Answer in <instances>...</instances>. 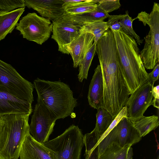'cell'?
Listing matches in <instances>:
<instances>
[{
  "label": "cell",
  "mask_w": 159,
  "mask_h": 159,
  "mask_svg": "<svg viewBox=\"0 0 159 159\" xmlns=\"http://www.w3.org/2000/svg\"><path fill=\"white\" fill-rule=\"evenodd\" d=\"M19 157L20 159H57L55 152L35 140L30 133L22 144Z\"/></svg>",
  "instance_id": "15"
},
{
  "label": "cell",
  "mask_w": 159,
  "mask_h": 159,
  "mask_svg": "<svg viewBox=\"0 0 159 159\" xmlns=\"http://www.w3.org/2000/svg\"><path fill=\"white\" fill-rule=\"evenodd\" d=\"M26 6L37 11L42 17L52 21L61 19L66 14L63 0H24Z\"/></svg>",
  "instance_id": "13"
},
{
  "label": "cell",
  "mask_w": 159,
  "mask_h": 159,
  "mask_svg": "<svg viewBox=\"0 0 159 159\" xmlns=\"http://www.w3.org/2000/svg\"><path fill=\"white\" fill-rule=\"evenodd\" d=\"M33 83L38 95L37 101L46 106L57 120L64 119L73 113L77 100L67 84L38 78Z\"/></svg>",
  "instance_id": "3"
},
{
  "label": "cell",
  "mask_w": 159,
  "mask_h": 159,
  "mask_svg": "<svg viewBox=\"0 0 159 159\" xmlns=\"http://www.w3.org/2000/svg\"><path fill=\"white\" fill-rule=\"evenodd\" d=\"M103 77V107L115 117L124 107L130 95L123 75L113 33L106 31L96 43Z\"/></svg>",
  "instance_id": "1"
},
{
  "label": "cell",
  "mask_w": 159,
  "mask_h": 159,
  "mask_svg": "<svg viewBox=\"0 0 159 159\" xmlns=\"http://www.w3.org/2000/svg\"><path fill=\"white\" fill-rule=\"evenodd\" d=\"M97 6L108 14L119 9L121 6L119 0H99Z\"/></svg>",
  "instance_id": "28"
},
{
  "label": "cell",
  "mask_w": 159,
  "mask_h": 159,
  "mask_svg": "<svg viewBox=\"0 0 159 159\" xmlns=\"http://www.w3.org/2000/svg\"><path fill=\"white\" fill-rule=\"evenodd\" d=\"M125 14V16L119 21L122 28V30L127 34L133 37L137 43L140 45L143 43V40L141 39L140 37L136 33L132 27L133 22L136 19H133L130 17L127 11H126Z\"/></svg>",
  "instance_id": "26"
},
{
  "label": "cell",
  "mask_w": 159,
  "mask_h": 159,
  "mask_svg": "<svg viewBox=\"0 0 159 159\" xmlns=\"http://www.w3.org/2000/svg\"><path fill=\"white\" fill-rule=\"evenodd\" d=\"M96 43L93 42L79 65V74L78 77L79 81L80 82H82L84 79H87L88 71L96 52Z\"/></svg>",
  "instance_id": "24"
},
{
  "label": "cell",
  "mask_w": 159,
  "mask_h": 159,
  "mask_svg": "<svg viewBox=\"0 0 159 159\" xmlns=\"http://www.w3.org/2000/svg\"><path fill=\"white\" fill-rule=\"evenodd\" d=\"M94 38L91 33H82L66 47L65 54L71 55L74 68L78 67L93 43Z\"/></svg>",
  "instance_id": "16"
},
{
  "label": "cell",
  "mask_w": 159,
  "mask_h": 159,
  "mask_svg": "<svg viewBox=\"0 0 159 159\" xmlns=\"http://www.w3.org/2000/svg\"><path fill=\"white\" fill-rule=\"evenodd\" d=\"M84 156L85 159H98L99 153L98 145L90 153Z\"/></svg>",
  "instance_id": "33"
},
{
  "label": "cell",
  "mask_w": 159,
  "mask_h": 159,
  "mask_svg": "<svg viewBox=\"0 0 159 159\" xmlns=\"http://www.w3.org/2000/svg\"><path fill=\"white\" fill-rule=\"evenodd\" d=\"M25 10L22 7L10 12L0 11V41L12 32Z\"/></svg>",
  "instance_id": "18"
},
{
  "label": "cell",
  "mask_w": 159,
  "mask_h": 159,
  "mask_svg": "<svg viewBox=\"0 0 159 159\" xmlns=\"http://www.w3.org/2000/svg\"><path fill=\"white\" fill-rule=\"evenodd\" d=\"M125 16L123 15H110L108 17L107 24L108 29L111 30L118 31L122 30V28L119 23V20Z\"/></svg>",
  "instance_id": "30"
},
{
  "label": "cell",
  "mask_w": 159,
  "mask_h": 159,
  "mask_svg": "<svg viewBox=\"0 0 159 159\" xmlns=\"http://www.w3.org/2000/svg\"><path fill=\"white\" fill-rule=\"evenodd\" d=\"M159 65L158 63L153 68L152 71L148 73V80L152 87L155 82L158 79Z\"/></svg>",
  "instance_id": "31"
},
{
  "label": "cell",
  "mask_w": 159,
  "mask_h": 159,
  "mask_svg": "<svg viewBox=\"0 0 159 159\" xmlns=\"http://www.w3.org/2000/svg\"><path fill=\"white\" fill-rule=\"evenodd\" d=\"M132 146L127 144L122 147L116 143H111L99 155L98 159H132L133 156Z\"/></svg>",
  "instance_id": "20"
},
{
  "label": "cell",
  "mask_w": 159,
  "mask_h": 159,
  "mask_svg": "<svg viewBox=\"0 0 159 159\" xmlns=\"http://www.w3.org/2000/svg\"><path fill=\"white\" fill-rule=\"evenodd\" d=\"M124 117H127V109L125 106L122 108L115 117L107 129L101 137L98 142V145Z\"/></svg>",
  "instance_id": "29"
},
{
  "label": "cell",
  "mask_w": 159,
  "mask_h": 159,
  "mask_svg": "<svg viewBox=\"0 0 159 159\" xmlns=\"http://www.w3.org/2000/svg\"><path fill=\"white\" fill-rule=\"evenodd\" d=\"M110 15L97 6L96 9L92 11L84 13L71 15L66 14L63 18L72 23L81 25L89 23L103 21Z\"/></svg>",
  "instance_id": "19"
},
{
  "label": "cell",
  "mask_w": 159,
  "mask_h": 159,
  "mask_svg": "<svg viewBox=\"0 0 159 159\" xmlns=\"http://www.w3.org/2000/svg\"><path fill=\"white\" fill-rule=\"evenodd\" d=\"M152 87L147 80L131 94L125 106L127 108V118L134 121L143 114L152 104Z\"/></svg>",
  "instance_id": "11"
},
{
  "label": "cell",
  "mask_w": 159,
  "mask_h": 159,
  "mask_svg": "<svg viewBox=\"0 0 159 159\" xmlns=\"http://www.w3.org/2000/svg\"><path fill=\"white\" fill-rule=\"evenodd\" d=\"M88 101L90 106L98 110L103 107V86L102 75L101 66L98 65L90 84L88 94Z\"/></svg>",
  "instance_id": "17"
},
{
  "label": "cell",
  "mask_w": 159,
  "mask_h": 159,
  "mask_svg": "<svg viewBox=\"0 0 159 159\" xmlns=\"http://www.w3.org/2000/svg\"><path fill=\"white\" fill-rule=\"evenodd\" d=\"M30 115L15 114L0 116V159H18L30 133Z\"/></svg>",
  "instance_id": "4"
},
{
  "label": "cell",
  "mask_w": 159,
  "mask_h": 159,
  "mask_svg": "<svg viewBox=\"0 0 159 159\" xmlns=\"http://www.w3.org/2000/svg\"><path fill=\"white\" fill-rule=\"evenodd\" d=\"M25 4L24 0H0L1 11L10 12L15 9L25 7Z\"/></svg>",
  "instance_id": "27"
},
{
  "label": "cell",
  "mask_w": 159,
  "mask_h": 159,
  "mask_svg": "<svg viewBox=\"0 0 159 159\" xmlns=\"http://www.w3.org/2000/svg\"><path fill=\"white\" fill-rule=\"evenodd\" d=\"M98 0H84L73 3L64 2L63 7L67 14L76 15L91 12L95 10L97 6Z\"/></svg>",
  "instance_id": "21"
},
{
  "label": "cell",
  "mask_w": 159,
  "mask_h": 159,
  "mask_svg": "<svg viewBox=\"0 0 159 159\" xmlns=\"http://www.w3.org/2000/svg\"><path fill=\"white\" fill-rule=\"evenodd\" d=\"M52 39L57 43L58 50L65 54L66 47L80 34L81 25L62 18L52 21Z\"/></svg>",
  "instance_id": "12"
},
{
  "label": "cell",
  "mask_w": 159,
  "mask_h": 159,
  "mask_svg": "<svg viewBox=\"0 0 159 159\" xmlns=\"http://www.w3.org/2000/svg\"><path fill=\"white\" fill-rule=\"evenodd\" d=\"M31 104L13 96L0 86V116L15 114L30 115L32 111Z\"/></svg>",
  "instance_id": "14"
},
{
  "label": "cell",
  "mask_w": 159,
  "mask_h": 159,
  "mask_svg": "<svg viewBox=\"0 0 159 159\" xmlns=\"http://www.w3.org/2000/svg\"><path fill=\"white\" fill-rule=\"evenodd\" d=\"M138 19L144 26L150 28L148 34L144 38L145 44L140 54L145 69H153L159 62V4L154 2L150 14L145 11L139 13Z\"/></svg>",
  "instance_id": "5"
},
{
  "label": "cell",
  "mask_w": 159,
  "mask_h": 159,
  "mask_svg": "<svg viewBox=\"0 0 159 159\" xmlns=\"http://www.w3.org/2000/svg\"><path fill=\"white\" fill-rule=\"evenodd\" d=\"M153 96L152 104L154 107L159 109V85L152 87Z\"/></svg>",
  "instance_id": "32"
},
{
  "label": "cell",
  "mask_w": 159,
  "mask_h": 159,
  "mask_svg": "<svg viewBox=\"0 0 159 159\" xmlns=\"http://www.w3.org/2000/svg\"><path fill=\"white\" fill-rule=\"evenodd\" d=\"M115 39L121 69L130 94L148 79L135 39L122 30H112Z\"/></svg>",
  "instance_id": "2"
},
{
  "label": "cell",
  "mask_w": 159,
  "mask_h": 159,
  "mask_svg": "<svg viewBox=\"0 0 159 159\" xmlns=\"http://www.w3.org/2000/svg\"><path fill=\"white\" fill-rule=\"evenodd\" d=\"M0 86L13 96L32 103L33 84L10 64L0 59Z\"/></svg>",
  "instance_id": "7"
},
{
  "label": "cell",
  "mask_w": 159,
  "mask_h": 159,
  "mask_svg": "<svg viewBox=\"0 0 159 159\" xmlns=\"http://www.w3.org/2000/svg\"><path fill=\"white\" fill-rule=\"evenodd\" d=\"M96 122L93 130L100 139L114 119L111 115L103 107L98 110L96 114Z\"/></svg>",
  "instance_id": "23"
},
{
  "label": "cell",
  "mask_w": 159,
  "mask_h": 159,
  "mask_svg": "<svg viewBox=\"0 0 159 159\" xmlns=\"http://www.w3.org/2000/svg\"><path fill=\"white\" fill-rule=\"evenodd\" d=\"M56 120L48 108L37 101L29 125L30 134L39 143L43 144L48 142Z\"/></svg>",
  "instance_id": "9"
},
{
  "label": "cell",
  "mask_w": 159,
  "mask_h": 159,
  "mask_svg": "<svg viewBox=\"0 0 159 159\" xmlns=\"http://www.w3.org/2000/svg\"><path fill=\"white\" fill-rule=\"evenodd\" d=\"M84 135L78 126H70L57 137L43 143L55 152L57 159H80Z\"/></svg>",
  "instance_id": "6"
},
{
  "label": "cell",
  "mask_w": 159,
  "mask_h": 159,
  "mask_svg": "<svg viewBox=\"0 0 159 159\" xmlns=\"http://www.w3.org/2000/svg\"><path fill=\"white\" fill-rule=\"evenodd\" d=\"M108 29L106 22H94L82 25L80 33L85 32L92 34L94 36V42L96 43L104 33Z\"/></svg>",
  "instance_id": "25"
},
{
  "label": "cell",
  "mask_w": 159,
  "mask_h": 159,
  "mask_svg": "<svg viewBox=\"0 0 159 159\" xmlns=\"http://www.w3.org/2000/svg\"></svg>",
  "instance_id": "35"
},
{
  "label": "cell",
  "mask_w": 159,
  "mask_h": 159,
  "mask_svg": "<svg viewBox=\"0 0 159 159\" xmlns=\"http://www.w3.org/2000/svg\"><path fill=\"white\" fill-rule=\"evenodd\" d=\"M142 137L132 122L127 117H124L98 144L99 155L111 143L114 142L123 147L139 142Z\"/></svg>",
  "instance_id": "10"
},
{
  "label": "cell",
  "mask_w": 159,
  "mask_h": 159,
  "mask_svg": "<svg viewBox=\"0 0 159 159\" xmlns=\"http://www.w3.org/2000/svg\"><path fill=\"white\" fill-rule=\"evenodd\" d=\"M16 29L24 38L42 45L49 38L52 32V24L48 19L35 13H30L20 20Z\"/></svg>",
  "instance_id": "8"
},
{
  "label": "cell",
  "mask_w": 159,
  "mask_h": 159,
  "mask_svg": "<svg viewBox=\"0 0 159 159\" xmlns=\"http://www.w3.org/2000/svg\"></svg>",
  "instance_id": "34"
},
{
  "label": "cell",
  "mask_w": 159,
  "mask_h": 159,
  "mask_svg": "<svg viewBox=\"0 0 159 159\" xmlns=\"http://www.w3.org/2000/svg\"><path fill=\"white\" fill-rule=\"evenodd\" d=\"M131 121L142 137L156 129L159 124L158 117L155 115L149 116H143L137 120Z\"/></svg>",
  "instance_id": "22"
}]
</instances>
